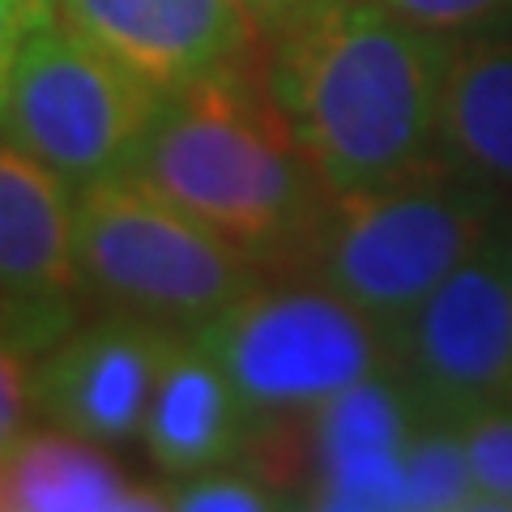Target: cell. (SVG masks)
<instances>
[{"instance_id":"8fae6325","label":"cell","mask_w":512,"mask_h":512,"mask_svg":"<svg viewBox=\"0 0 512 512\" xmlns=\"http://www.w3.org/2000/svg\"><path fill=\"white\" fill-rule=\"evenodd\" d=\"M414 423V393L406 380L384 372L320 402L308 414V504L333 512L406 508V444Z\"/></svg>"},{"instance_id":"ffe728a7","label":"cell","mask_w":512,"mask_h":512,"mask_svg":"<svg viewBox=\"0 0 512 512\" xmlns=\"http://www.w3.org/2000/svg\"><path fill=\"white\" fill-rule=\"evenodd\" d=\"M26 406L30 402V372H26V355L22 350L0 346V457L22 440V423H26Z\"/></svg>"},{"instance_id":"30bf717a","label":"cell","mask_w":512,"mask_h":512,"mask_svg":"<svg viewBox=\"0 0 512 512\" xmlns=\"http://www.w3.org/2000/svg\"><path fill=\"white\" fill-rule=\"evenodd\" d=\"M60 18L158 90L261 64L265 35L235 0H56Z\"/></svg>"},{"instance_id":"277c9868","label":"cell","mask_w":512,"mask_h":512,"mask_svg":"<svg viewBox=\"0 0 512 512\" xmlns=\"http://www.w3.org/2000/svg\"><path fill=\"white\" fill-rule=\"evenodd\" d=\"M77 269L111 312L197 333L261 286V265L137 175L77 192Z\"/></svg>"},{"instance_id":"2e32d148","label":"cell","mask_w":512,"mask_h":512,"mask_svg":"<svg viewBox=\"0 0 512 512\" xmlns=\"http://www.w3.org/2000/svg\"><path fill=\"white\" fill-rule=\"evenodd\" d=\"M457 431L466 440L478 512H512V402L466 414Z\"/></svg>"},{"instance_id":"3957f363","label":"cell","mask_w":512,"mask_h":512,"mask_svg":"<svg viewBox=\"0 0 512 512\" xmlns=\"http://www.w3.org/2000/svg\"><path fill=\"white\" fill-rule=\"evenodd\" d=\"M504 205V197L444 163L384 188L329 197L303 269L393 338L406 316L487 244Z\"/></svg>"},{"instance_id":"4fadbf2b","label":"cell","mask_w":512,"mask_h":512,"mask_svg":"<svg viewBox=\"0 0 512 512\" xmlns=\"http://www.w3.org/2000/svg\"><path fill=\"white\" fill-rule=\"evenodd\" d=\"M440 163L512 201V22L453 43L440 103Z\"/></svg>"},{"instance_id":"ac0fdd59","label":"cell","mask_w":512,"mask_h":512,"mask_svg":"<svg viewBox=\"0 0 512 512\" xmlns=\"http://www.w3.org/2000/svg\"><path fill=\"white\" fill-rule=\"evenodd\" d=\"M376 5L448 39L512 22V0H376Z\"/></svg>"},{"instance_id":"603a6c76","label":"cell","mask_w":512,"mask_h":512,"mask_svg":"<svg viewBox=\"0 0 512 512\" xmlns=\"http://www.w3.org/2000/svg\"><path fill=\"white\" fill-rule=\"evenodd\" d=\"M299 5H308V0H274V30H278L286 18H291ZM274 30H269V35H274Z\"/></svg>"},{"instance_id":"d6986e66","label":"cell","mask_w":512,"mask_h":512,"mask_svg":"<svg viewBox=\"0 0 512 512\" xmlns=\"http://www.w3.org/2000/svg\"><path fill=\"white\" fill-rule=\"evenodd\" d=\"M56 18H60L56 0H0V111H5L9 82L18 73L22 52Z\"/></svg>"},{"instance_id":"7a4b0ae2","label":"cell","mask_w":512,"mask_h":512,"mask_svg":"<svg viewBox=\"0 0 512 512\" xmlns=\"http://www.w3.org/2000/svg\"><path fill=\"white\" fill-rule=\"evenodd\" d=\"M128 175L218 231L261 269L303 265L329 188L265 86V60L167 90Z\"/></svg>"},{"instance_id":"9a60e30c","label":"cell","mask_w":512,"mask_h":512,"mask_svg":"<svg viewBox=\"0 0 512 512\" xmlns=\"http://www.w3.org/2000/svg\"><path fill=\"white\" fill-rule=\"evenodd\" d=\"M406 508L414 512L474 508L478 512L466 440H461L457 423L419 414V423L410 431V444H406Z\"/></svg>"},{"instance_id":"8992f818","label":"cell","mask_w":512,"mask_h":512,"mask_svg":"<svg viewBox=\"0 0 512 512\" xmlns=\"http://www.w3.org/2000/svg\"><path fill=\"white\" fill-rule=\"evenodd\" d=\"M158 103L163 90L56 18L18 60L0 133L82 192L133 171Z\"/></svg>"},{"instance_id":"9c48e42d","label":"cell","mask_w":512,"mask_h":512,"mask_svg":"<svg viewBox=\"0 0 512 512\" xmlns=\"http://www.w3.org/2000/svg\"><path fill=\"white\" fill-rule=\"evenodd\" d=\"M180 333L154 320L111 312L47 350L30 376V402L52 427L120 444L146 427L150 397Z\"/></svg>"},{"instance_id":"5bb4252c","label":"cell","mask_w":512,"mask_h":512,"mask_svg":"<svg viewBox=\"0 0 512 512\" xmlns=\"http://www.w3.org/2000/svg\"><path fill=\"white\" fill-rule=\"evenodd\" d=\"M163 508L111 461L99 440L73 431H30L0 457V512H146Z\"/></svg>"},{"instance_id":"e0dca14e","label":"cell","mask_w":512,"mask_h":512,"mask_svg":"<svg viewBox=\"0 0 512 512\" xmlns=\"http://www.w3.org/2000/svg\"><path fill=\"white\" fill-rule=\"evenodd\" d=\"M171 504L188 508V512H265V508H282L286 500L278 495L274 478L214 466V470L188 474L184 483L175 487Z\"/></svg>"},{"instance_id":"5b68a950","label":"cell","mask_w":512,"mask_h":512,"mask_svg":"<svg viewBox=\"0 0 512 512\" xmlns=\"http://www.w3.org/2000/svg\"><path fill=\"white\" fill-rule=\"evenodd\" d=\"M192 338L222 363L261 431L312 414L393 355L376 320L316 278L252 286Z\"/></svg>"},{"instance_id":"44dd1931","label":"cell","mask_w":512,"mask_h":512,"mask_svg":"<svg viewBox=\"0 0 512 512\" xmlns=\"http://www.w3.org/2000/svg\"><path fill=\"white\" fill-rule=\"evenodd\" d=\"M487 248L495 252V261L504 265V274H508V282H512V201L500 210V218H495V227H491V235H487Z\"/></svg>"},{"instance_id":"ba28073f","label":"cell","mask_w":512,"mask_h":512,"mask_svg":"<svg viewBox=\"0 0 512 512\" xmlns=\"http://www.w3.org/2000/svg\"><path fill=\"white\" fill-rule=\"evenodd\" d=\"M77 291L69 184L0 133V346L47 355L73 325Z\"/></svg>"},{"instance_id":"7c38bea8","label":"cell","mask_w":512,"mask_h":512,"mask_svg":"<svg viewBox=\"0 0 512 512\" xmlns=\"http://www.w3.org/2000/svg\"><path fill=\"white\" fill-rule=\"evenodd\" d=\"M146 448L167 478L231 466L261 436L252 410L197 338H175L146 414Z\"/></svg>"},{"instance_id":"52a82bcc","label":"cell","mask_w":512,"mask_h":512,"mask_svg":"<svg viewBox=\"0 0 512 512\" xmlns=\"http://www.w3.org/2000/svg\"><path fill=\"white\" fill-rule=\"evenodd\" d=\"M414 406L461 423L512 402V282L483 244L457 265L389 338Z\"/></svg>"},{"instance_id":"7402d4cb","label":"cell","mask_w":512,"mask_h":512,"mask_svg":"<svg viewBox=\"0 0 512 512\" xmlns=\"http://www.w3.org/2000/svg\"><path fill=\"white\" fill-rule=\"evenodd\" d=\"M235 5L244 9V13H248V22L269 39V30H274V0H235Z\"/></svg>"},{"instance_id":"6da1fadb","label":"cell","mask_w":512,"mask_h":512,"mask_svg":"<svg viewBox=\"0 0 512 512\" xmlns=\"http://www.w3.org/2000/svg\"><path fill=\"white\" fill-rule=\"evenodd\" d=\"M453 43L376 0H308L265 39V86L329 197L440 163Z\"/></svg>"}]
</instances>
